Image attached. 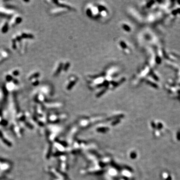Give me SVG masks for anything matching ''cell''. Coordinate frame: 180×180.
I'll use <instances>...</instances> for the list:
<instances>
[{
    "instance_id": "cell-3",
    "label": "cell",
    "mask_w": 180,
    "mask_h": 180,
    "mask_svg": "<svg viewBox=\"0 0 180 180\" xmlns=\"http://www.w3.org/2000/svg\"><path fill=\"white\" fill-rule=\"evenodd\" d=\"M77 79H76L75 78H73V79L71 81V82L69 83V85L67 86V89L68 90H70L72 89V88L75 85L76 82H77Z\"/></svg>"
},
{
    "instance_id": "cell-2",
    "label": "cell",
    "mask_w": 180,
    "mask_h": 180,
    "mask_svg": "<svg viewBox=\"0 0 180 180\" xmlns=\"http://www.w3.org/2000/svg\"><path fill=\"white\" fill-rule=\"evenodd\" d=\"M9 23L8 22H5L4 24L2 27L1 28V32L3 34H5L6 33L7 31L9 30Z\"/></svg>"
},
{
    "instance_id": "cell-7",
    "label": "cell",
    "mask_w": 180,
    "mask_h": 180,
    "mask_svg": "<svg viewBox=\"0 0 180 180\" xmlns=\"http://www.w3.org/2000/svg\"><path fill=\"white\" fill-rule=\"evenodd\" d=\"M69 65H70V64H69V63H67L66 64V66L64 67V69L65 70H67V69H68V67H69Z\"/></svg>"
},
{
    "instance_id": "cell-5",
    "label": "cell",
    "mask_w": 180,
    "mask_h": 180,
    "mask_svg": "<svg viewBox=\"0 0 180 180\" xmlns=\"http://www.w3.org/2000/svg\"><path fill=\"white\" fill-rule=\"evenodd\" d=\"M123 29H124L125 30V31H130V28L129 27V26L128 25H127L124 24V25H123Z\"/></svg>"
},
{
    "instance_id": "cell-4",
    "label": "cell",
    "mask_w": 180,
    "mask_h": 180,
    "mask_svg": "<svg viewBox=\"0 0 180 180\" xmlns=\"http://www.w3.org/2000/svg\"><path fill=\"white\" fill-rule=\"evenodd\" d=\"M62 68H63V64H62V63L60 64L59 66L58 67V69H57V70H56V71H55V72L54 75H55V76H57V75H58L60 73V72H61V70H62Z\"/></svg>"
},
{
    "instance_id": "cell-6",
    "label": "cell",
    "mask_w": 180,
    "mask_h": 180,
    "mask_svg": "<svg viewBox=\"0 0 180 180\" xmlns=\"http://www.w3.org/2000/svg\"><path fill=\"white\" fill-rule=\"evenodd\" d=\"M20 74V72L19 71L17 70H16L15 71H13L12 72V76H17Z\"/></svg>"
},
{
    "instance_id": "cell-1",
    "label": "cell",
    "mask_w": 180,
    "mask_h": 180,
    "mask_svg": "<svg viewBox=\"0 0 180 180\" xmlns=\"http://www.w3.org/2000/svg\"><path fill=\"white\" fill-rule=\"evenodd\" d=\"M22 21V18L19 16L16 15L15 16H14L12 18V20L10 22V25L12 27H14L17 25L20 24Z\"/></svg>"
}]
</instances>
